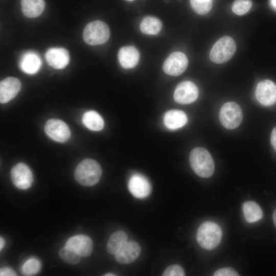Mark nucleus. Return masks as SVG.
Masks as SVG:
<instances>
[{
	"instance_id": "29",
	"label": "nucleus",
	"mask_w": 276,
	"mask_h": 276,
	"mask_svg": "<svg viewBox=\"0 0 276 276\" xmlns=\"http://www.w3.org/2000/svg\"><path fill=\"white\" fill-rule=\"evenodd\" d=\"M162 275L163 276H183L185 273L181 266L174 264L168 266Z\"/></svg>"
},
{
	"instance_id": "35",
	"label": "nucleus",
	"mask_w": 276,
	"mask_h": 276,
	"mask_svg": "<svg viewBox=\"0 0 276 276\" xmlns=\"http://www.w3.org/2000/svg\"><path fill=\"white\" fill-rule=\"evenodd\" d=\"M4 244H5V241H4V239L3 238L1 237L0 238V249H1V250L3 248V247L4 246Z\"/></svg>"
},
{
	"instance_id": "12",
	"label": "nucleus",
	"mask_w": 276,
	"mask_h": 276,
	"mask_svg": "<svg viewBox=\"0 0 276 276\" xmlns=\"http://www.w3.org/2000/svg\"><path fill=\"white\" fill-rule=\"evenodd\" d=\"M128 190L135 197L142 199L148 196L151 192V186L148 179L140 174H133L129 178Z\"/></svg>"
},
{
	"instance_id": "24",
	"label": "nucleus",
	"mask_w": 276,
	"mask_h": 276,
	"mask_svg": "<svg viewBox=\"0 0 276 276\" xmlns=\"http://www.w3.org/2000/svg\"><path fill=\"white\" fill-rule=\"evenodd\" d=\"M141 32L147 35H156L161 30L162 24L157 18L153 16H147L143 18L140 24Z\"/></svg>"
},
{
	"instance_id": "5",
	"label": "nucleus",
	"mask_w": 276,
	"mask_h": 276,
	"mask_svg": "<svg viewBox=\"0 0 276 276\" xmlns=\"http://www.w3.org/2000/svg\"><path fill=\"white\" fill-rule=\"evenodd\" d=\"M236 50V44L234 39L229 36H224L214 44L210 53V58L215 63H224L233 57Z\"/></svg>"
},
{
	"instance_id": "7",
	"label": "nucleus",
	"mask_w": 276,
	"mask_h": 276,
	"mask_svg": "<svg viewBox=\"0 0 276 276\" xmlns=\"http://www.w3.org/2000/svg\"><path fill=\"white\" fill-rule=\"evenodd\" d=\"M188 59L186 55L181 52L171 53L165 60L163 70L167 75L177 76L181 75L187 69Z\"/></svg>"
},
{
	"instance_id": "22",
	"label": "nucleus",
	"mask_w": 276,
	"mask_h": 276,
	"mask_svg": "<svg viewBox=\"0 0 276 276\" xmlns=\"http://www.w3.org/2000/svg\"><path fill=\"white\" fill-rule=\"evenodd\" d=\"M82 122L88 129L95 131L102 130L104 125L102 118L94 110L88 111L84 113Z\"/></svg>"
},
{
	"instance_id": "17",
	"label": "nucleus",
	"mask_w": 276,
	"mask_h": 276,
	"mask_svg": "<svg viewBox=\"0 0 276 276\" xmlns=\"http://www.w3.org/2000/svg\"><path fill=\"white\" fill-rule=\"evenodd\" d=\"M118 57L120 65L123 68H132L139 63L140 53L133 46H125L119 50Z\"/></svg>"
},
{
	"instance_id": "18",
	"label": "nucleus",
	"mask_w": 276,
	"mask_h": 276,
	"mask_svg": "<svg viewBox=\"0 0 276 276\" xmlns=\"http://www.w3.org/2000/svg\"><path fill=\"white\" fill-rule=\"evenodd\" d=\"M188 118L182 110H170L167 111L164 117L165 126L170 130H176L181 128L186 124Z\"/></svg>"
},
{
	"instance_id": "19",
	"label": "nucleus",
	"mask_w": 276,
	"mask_h": 276,
	"mask_svg": "<svg viewBox=\"0 0 276 276\" xmlns=\"http://www.w3.org/2000/svg\"><path fill=\"white\" fill-rule=\"evenodd\" d=\"M41 65L39 57L35 53L29 52L25 53L21 57L19 66L21 70L28 74L36 73Z\"/></svg>"
},
{
	"instance_id": "37",
	"label": "nucleus",
	"mask_w": 276,
	"mask_h": 276,
	"mask_svg": "<svg viewBox=\"0 0 276 276\" xmlns=\"http://www.w3.org/2000/svg\"><path fill=\"white\" fill-rule=\"evenodd\" d=\"M127 1H133L134 0H127Z\"/></svg>"
},
{
	"instance_id": "13",
	"label": "nucleus",
	"mask_w": 276,
	"mask_h": 276,
	"mask_svg": "<svg viewBox=\"0 0 276 276\" xmlns=\"http://www.w3.org/2000/svg\"><path fill=\"white\" fill-rule=\"evenodd\" d=\"M141 251L140 245L135 241L127 242L114 255L116 261L121 264H129L135 261Z\"/></svg>"
},
{
	"instance_id": "2",
	"label": "nucleus",
	"mask_w": 276,
	"mask_h": 276,
	"mask_svg": "<svg viewBox=\"0 0 276 276\" xmlns=\"http://www.w3.org/2000/svg\"><path fill=\"white\" fill-rule=\"evenodd\" d=\"M100 164L92 159H85L80 163L75 171V178L81 185L91 187L97 184L102 175Z\"/></svg>"
},
{
	"instance_id": "23",
	"label": "nucleus",
	"mask_w": 276,
	"mask_h": 276,
	"mask_svg": "<svg viewBox=\"0 0 276 276\" xmlns=\"http://www.w3.org/2000/svg\"><path fill=\"white\" fill-rule=\"evenodd\" d=\"M243 212L245 220L249 223L256 222L262 217L261 208L253 201H246L244 203Z\"/></svg>"
},
{
	"instance_id": "27",
	"label": "nucleus",
	"mask_w": 276,
	"mask_h": 276,
	"mask_svg": "<svg viewBox=\"0 0 276 276\" xmlns=\"http://www.w3.org/2000/svg\"><path fill=\"white\" fill-rule=\"evenodd\" d=\"M41 264L39 260L32 258L28 259L22 266V272L25 275H33L39 272Z\"/></svg>"
},
{
	"instance_id": "25",
	"label": "nucleus",
	"mask_w": 276,
	"mask_h": 276,
	"mask_svg": "<svg viewBox=\"0 0 276 276\" xmlns=\"http://www.w3.org/2000/svg\"><path fill=\"white\" fill-rule=\"evenodd\" d=\"M59 256L64 262L73 265L78 264L81 257L74 250L66 245L60 249Z\"/></svg>"
},
{
	"instance_id": "1",
	"label": "nucleus",
	"mask_w": 276,
	"mask_h": 276,
	"mask_svg": "<svg viewBox=\"0 0 276 276\" xmlns=\"http://www.w3.org/2000/svg\"><path fill=\"white\" fill-rule=\"evenodd\" d=\"M192 169L202 178L211 177L215 171V163L209 152L203 147L194 148L189 155Z\"/></svg>"
},
{
	"instance_id": "10",
	"label": "nucleus",
	"mask_w": 276,
	"mask_h": 276,
	"mask_svg": "<svg viewBox=\"0 0 276 276\" xmlns=\"http://www.w3.org/2000/svg\"><path fill=\"white\" fill-rule=\"evenodd\" d=\"M198 94V89L193 82L185 81L176 86L173 97L179 104H189L196 100Z\"/></svg>"
},
{
	"instance_id": "16",
	"label": "nucleus",
	"mask_w": 276,
	"mask_h": 276,
	"mask_svg": "<svg viewBox=\"0 0 276 276\" xmlns=\"http://www.w3.org/2000/svg\"><path fill=\"white\" fill-rule=\"evenodd\" d=\"M48 64L56 69H62L68 63L70 55L68 51L62 48H52L45 54Z\"/></svg>"
},
{
	"instance_id": "36",
	"label": "nucleus",
	"mask_w": 276,
	"mask_h": 276,
	"mask_svg": "<svg viewBox=\"0 0 276 276\" xmlns=\"http://www.w3.org/2000/svg\"><path fill=\"white\" fill-rule=\"evenodd\" d=\"M104 275H105V276H113V275H116L114 274L113 273H106Z\"/></svg>"
},
{
	"instance_id": "33",
	"label": "nucleus",
	"mask_w": 276,
	"mask_h": 276,
	"mask_svg": "<svg viewBox=\"0 0 276 276\" xmlns=\"http://www.w3.org/2000/svg\"><path fill=\"white\" fill-rule=\"evenodd\" d=\"M270 6L275 10H276V0H270Z\"/></svg>"
},
{
	"instance_id": "8",
	"label": "nucleus",
	"mask_w": 276,
	"mask_h": 276,
	"mask_svg": "<svg viewBox=\"0 0 276 276\" xmlns=\"http://www.w3.org/2000/svg\"><path fill=\"white\" fill-rule=\"evenodd\" d=\"M44 131L51 139L58 142H65L71 136L68 126L59 119L49 120L45 124Z\"/></svg>"
},
{
	"instance_id": "3",
	"label": "nucleus",
	"mask_w": 276,
	"mask_h": 276,
	"mask_svg": "<svg viewBox=\"0 0 276 276\" xmlns=\"http://www.w3.org/2000/svg\"><path fill=\"white\" fill-rule=\"evenodd\" d=\"M222 232L219 226L215 222L206 221L198 227L196 239L199 245L204 249L211 250L220 243Z\"/></svg>"
},
{
	"instance_id": "30",
	"label": "nucleus",
	"mask_w": 276,
	"mask_h": 276,
	"mask_svg": "<svg viewBox=\"0 0 276 276\" xmlns=\"http://www.w3.org/2000/svg\"><path fill=\"white\" fill-rule=\"evenodd\" d=\"M214 276H238V272L233 268L223 267L216 270L213 274Z\"/></svg>"
},
{
	"instance_id": "34",
	"label": "nucleus",
	"mask_w": 276,
	"mask_h": 276,
	"mask_svg": "<svg viewBox=\"0 0 276 276\" xmlns=\"http://www.w3.org/2000/svg\"><path fill=\"white\" fill-rule=\"evenodd\" d=\"M272 219L274 225L276 227V209L274 211L272 214Z\"/></svg>"
},
{
	"instance_id": "4",
	"label": "nucleus",
	"mask_w": 276,
	"mask_h": 276,
	"mask_svg": "<svg viewBox=\"0 0 276 276\" xmlns=\"http://www.w3.org/2000/svg\"><path fill=\"white\" fill-rule=\"evenodd\" d=\"M109 29L107 25L101 20H95L87 24L83 32V38L85 43L91 45L103 44L109 39Z\"/></svg>"
},
{
	"instance_id": "32",
	"label": "nucleus",
	"mask_w": 276,
	"mask_h": 276,
	"mask_svg": "<svg viewBox=\"0 0 276 276\" xmlns=\"http://www.w3.org/2000/svg\"><path fill=\"white\" fill-rule=\"evenodd\" d=\"M271 144L276 152V127L272 130L270 136Z\"/></svg>"
},
{
	"instance_id": "11",
	"label": "nucleus",
	"mask_w": 276,
	"mask_h": 276,
	"mask_svg": "<svg viewBox=\"0 0 276 276\" xmlns=\"http://www.w3.org/2000/svg\"><path fill=\"white\" fill-rule=\"evenodd\" d=\"M257 101L264 106H270L276 102V85L270 80H264L257 85L255 91Z\"/></svg>"
},
{
	"instance_id": "21",
	"label": "nucleus",
	"mask_w": 276,
	"mask_h": 276,
	"mask_svg": "<svg viewBox=\"0 0 276 276\" xmlns=\"http://www.w3.org/2000/svg\"><path fill=\"white\" fill-rule=\"evenodd\" d=\"M127 235L125 232L119 231L113 233L109 238L106 249L111 255H115L127 242Z\"/></svg>"
},
{
	"instance_id": "26",
	"label": "nucleus",
	"mask_w": 276,
	"mask_h": 276,
	"mask_svg": "<svg viewBox=\"0 0 276 276\" xmlns=\"http://www.w3.org/2000/svg\"><path fill=\"white\" fill-rule=\"evenodd\" d=\"M191 8L198 14L204 15L212 8L213 0H190Z\"/></svg>"
},
{
	"instance_id": "20",
	"label": "nucleus",
	"mask_w": 276,
	"mask_h": 276,
	"mask_svg": "<svg viewBox=\"0 0 276 276\" xmlns=\"http://www.w3.org/2000/svg\"><path fill=\"white\" fill-rule=\"evenodd\" d=\"M21 4L24 14L29 18L39 16L45 7L44 0H21Z\"/></svg>"
},
{
	"instance_id": "6",
	"label": "nucleus",
	"mask_w": 276,
	"mask_h": 276,
	"mask_svg": "<svg viewBox=\"0 0 276 276\" xmlns=\"http://www.w3.org/2000/svg\"><path fill=\"white\" fill-rule=\"evenodd\" d=\"M242 119V110L236 102H228L222 106L219 111V120L225 128L232 130L237 128Z\"/></svg>"
},
{
	"instance_id": "28",
	"label": "nucleus",
	"mask_w": 276,
	"mask_h": 276,
	"mask_svg": "<svg viewBox=\"0 0 276 276\" xmlns=\"http://www.w3.org/2000/svg\"><path fill=\"white\" fill-rule=\"evenodd\" d=\"M251 6V0H235L232 5V9L235 14L242 15L249 11Z\"/></svg>"
},
{
	"instance_id": "14",
	"label": "nucleus",
	"mask_w": 276,
	"mask_h": 276,
	"mask_svg": "<svg viewBox=\"0 0 276 276\" xmlns=\"http://www.w3.org/2000/svg\"><path fill=\"white\" fill-rule=\"evenodd\" d=\"M20 81L14 77H9L0 82V102L6 103L14 99L21 89Z\"/></svg>"
},
{
	"instance_id": "9",
	"label": "nucleus",
	"mask_w": 276,
	"mask_h": 276,
	"mask_svg": "<svg viewBox=\"0 0 276 276\" xmlns=\"http://www.w3.org/2000/svg\"><path fill=\"white\" fill-rule=\"evenodd\" d=\"M11 177L14 185L22 190L29 189L33 181V176L30 169L24 163L17 164L12 167Z\"/></svg>"
},
{
	"instance_id": "15",
	"label": "nucleus",
	"mask_w": 276,
	"mask_h": 276,
	"mask_svg": "<svg viewBox=\"0 0 276 276\" xmlns=\"http://www.w3.org/2000/svg\"><path fill=\"white\" fill-rule=\"evenodd\" d=\"M93 245V241L88 236L78 235L69 238L65 245L74 250L81 257H86L91 254Z\"/></svg>"
},
{
	"instance_id": "31",
	"label": "nucleus",
	"mask_w": 276,
	"mask_h": 276,
	"mask_svg": "<svg viewBox=\"0 0 276 276\" xmlns=\"http://www.w3.org/2000/svg\"><path fill=\"white\" fill-rule=\"evenodd\" d=\"M15 272L10 268L3 267L1 269L0 275L1 276H13L16 275Z\"/></svg>"
}]
</instances>
